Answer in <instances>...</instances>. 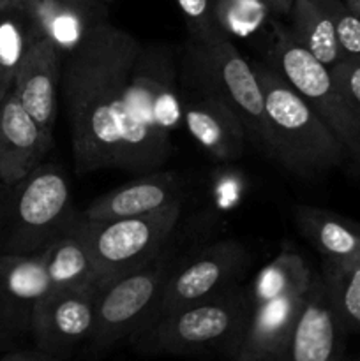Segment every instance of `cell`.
<instances>
[{
  "label": "cell",
  "instance_id": "52a82bcc",
  "mask_svg": "<svg viewBox=\"0 0 360 361\" xmlns=\"http://www.w3.org/2000/svg\"><path fill=\"white\" fill-rule=\"evenodd\" d=\"M180 257L182 256H176L169 243L147 264L99 281L94 303V326L87 341L92 356L112 351L148 319Z\"/></svg>",
  "mask_w": 360,
  "mask_h": 361
},
{
  "label": "cell",
  "instance_id": "6da1fadb",
  "mask_svg": "<svg viewBox=\"0 0 360 361\" xmlns=\"http://www.w3.org/2000/svg\"><path fill=\"white\" fill-rule=\"evenodd\" d=\"M141 48L133 34L102 20L64 56L60 97L76 175L101 169L141 175L172 157V130L134 78Z\"/></svg>",
  "mask_w": 360,
  "mask_h": 361
},
{
  "label": "cell",
  "instance_id": "1f68e13d",
  "mask_svg": "<svg viewBox=\"0 0 360 361\" xmlns=\"http://www.w3.org/2000/svg\"><path fill=\"white\" fill-rule=\"evenodd\" d=\"M9 2H11V0H0V7L6 6V4H9Z\"/></svg>",
  "mask_w": 360,
  "mask_h": 361
},
{
  "label": "cell",
  "instance_id": "7c38bea8",
  "mask_svg": "<svg viewBox=\"0 0 360 361\" xmlns=\"http://www.w3.org/2000/svg\"><path fill=\"white\" fill-rule=\"evenodd\" d=\"M346 330L321 274L304 295L282 361H337L344 356Z\"/></svg>",
  "mask_w": 360,
  "mask_h": 361
},
{
  "label": "cell",
  "instance_id": "4fadbf2b",
  "mask_svg": "<svg viewBox=\"0 0 360 361\" xmlns=\"http://www.w3.org/2000/svg\"><path fill=\"white\" fill-rule=\"evenodd\" d=\"M182 126L194 141L222 162L236 161L246 150L247 133L236 113L215 95L182 85Z\"/></svg>",
  "mask_w": 360,
  "mask_h": 361
},
{
  "label": "cell",
  "instance_id": "f1b7e54d",
  "mask_svg": "<svg viewBox=\"0 0 360 361\" xmlns=\"http://www.w3.org/2000/svg\"><path fill=\"white\" fill-rule=\"evenodd\" d=\"M0 361H52V360H49L48 355L39 351L35 345H27V348L6 353V355L0 356Z\"/></svg>",
  "mask_w": 360,
  "mask_h": 361
},
{
  "label": "cell",
  "instance_id": "44dd1931",
  "mask_svg": "<svg viewBox=\"0 0 360 361\" xmlns=\"http://www.w3.org/2000/svg\"><path fill=\"white\" fill-rule=\"evenodd\" d=\"M44 268L49 289L92 288L99 284L87 247L76 229V217L44 249Z\"/></svg>",
  "mask_w": 360,
  "mask_h": 361
},
{
  "label": "cell",
  "instance_id": "f546056e",
  "mask_svg": "<svg viewBox=\"0 0 360 361\" xmlns=\"http://www.w3.org/2000/svg\"><path fill=\"white\" fill-rule=\"evenodd\" d=\"M270 6L274 16H288L292 11L293 0H265Z\"/></svg>",
  "mask_w": 360,
  "mask_h": 361
},
{
  "label": "cell",
  "instance_id": "277c9868",
  "mask_svg": "<svg viewBox=\"0 0 360 361\" xmlns=\"http://www.w3.org/2000/svg\"><path fill=\"white\" fill-rule=\"evenodd\" d=\"M76 214L69 180L53 162H41L18 182L0 183V254L42 252Z\"/></svg>",
  "mask_w": 360,
  "mask_h": 361
},
{
  "label": "cell",
  "instance_id": "cb8c5ba5",
  "mask_svg": "<svg viewBox=\"0 0 360 361\" xmlns=\"http://www.w3.org/2000/svg\"><path fill=\"white\" fill-rule=\"evenodd\" d=\"M321 275L348 334H360V261L325 263Z\"/></svg>",
  "mask_w": 360,
  "mask_h": 361
},
{
  "label": "cell",
  "instance_id": "603a6c76",
  "mask_svg": "<svg viewBox=\"0 0 360 361\" xmlns=\"http://www.w3.org/2000/svg\"><path fill=\"white\" fill-rule=\"evenodd\" d=\"M314 271L300 254L284 249L260 270L251 282L254 305L289 295H304L309 289Z\"/></svg>",
  "mask_w": 360,
  "mask_h": 361
},
{
  "label": "cell",
  "instance_id": "8992f818",
  "mask_svg": "<svg viewBox=\"0 0 360 361\" xmlns=\"http://www.w3.org/2000/svg\"><path fill=\"white\" fill-rule=\"evenodd\" d=\"M182 215V201L150 214L119 219L76 215V229L99 281L147 264L172 243Z\"/></svg>",
  "mask_w": 360,
  "mask_h": 361
},
{
  "label": "cell",
  "instance_id": "4dcf8cb0",
  "mask_svg": "<svg viewBox=\"0 0 360 361\" xmlns=\"http://www.w3.org/2000/svg\"><path fill=\"white\" fill-rule=\"evenodd\" d=\"M344 4L360 18V0H344Z\"/></svg>",
  "mask_w": 360,
  "mask_h": 361
},
{
  "label": "cell",
  "instance_id": "5bb4252c",
  "mask_svg": "<svg viewBox=\"0 0 360 361\" xmlns=\"http://www.w3.org/2000/svg\"><path fill=\"white\" fill-rule=\"evenodd\" d=\"M64 56L66 51L52 37L41 34L21 62L11 88L48 134H53L56 123Z\"/></svg>",
  "mask_w": 360,
  "mask_h": 361
},
{
  "label": "cell",
  "instance_id": "2e32d148",
  "mask_svg": "<svg viewBox=\"0 0 360 361\" xmlns=\"http://www.w3.org/2000/svg\"><path fill=\"white\" fill-rule=\"evenodd\" d=\"M182 178L175 171L141 173L138 178L108 190L92 201L81 215L87 219H119L150 214L182 201Z\"/></svg>",
  "mask_w": 360,
  "mask_h": 361
},
{
  "label": "cell",
  "instance_id": "d4e9b609",
  "mask_svg": "<svg viewBox=\"0 0 360 361\" xmlns=\"http://www.w3.org/2000/svg\"><path fill=\"white\" fill-rule=\"evenodd\" d=\"M274 16L265 0H219L217 21L228 39L249 37Z\"/></svg>",
  "mask_w": 360,
  "mask_h": 361
},
{
  "label": "cell",
  "instance_id": "484cf974",
  "mask_svg": "<svg viewBox=\"0 0 360 361\" xmlns=\"http://www.w3.org/2000/svg\"><path fill=\"white\" fill-rule=\"evenodd\" d=\"M175 2L189 32V39L200 42L228 39L217 21L219 0H175Z\"/></svg>",
  "mask_w": 360,
  "mask_h": 361
},
{
  "label": "cell",
  "instance_id": "83f0119b",
  "mask_svg": "<svg viewBox=\"0 0 360 361\" xmlns=\"http://www.w3.org/2000/svg\"><path fill=\"white\" fill-rule=\"evenodd\" d=\"M335 81L360 123V59H344L332 67Z\"/></svg>",
  "mask_w": 360,
  "mask_h": 361
},
{
  "label": "cell",
  "instance_id": "9c48e42d",
  "mask_svg": "<svg viewBox=\"0 0 360 361\" xmlns=\"http://www.w3.org/2000/svg\"><path fill=\"white\" fill-rule=\"evenodd\" d=\"M251 264L253 256L249 249L236 240H221L186 254L169 274L154 310L143 324L242 284Z\"/></svg>",
  "mask_w": 360,
  "mask_h": 361
},
{
  "label": "cell",
  "instance_id": "3957f363",
  "mask_svg": "<svg viewBox=\"0 0 360 361\" xmlns=\"http://www.w3.org/2000/svg\"><path fill=\"white\" fill-rule=\"evenodd\" d=\"M253 66L263 92L270 159L304 178L348 162L341 141L284 78L272 66Z\"/></svg>",
  "mask_w": 360,
  "mask_h": 361
},
{
  "label": "cell",
  "instance_id": "7a4b0ae2",
  "mask_svg": "<svg viewBox=\"0 0 360 361\" xmlns=\"http://www.w3.org/2000/svg\"><path fill=\"white\" fill-rule=\"evenodd\" d=\"M253 309L251 288L239 284L214 298L155 317L129 341L134 351L147 356L221 355L233 360Z\"/></svg>",
  "mask_w": 360,
  "mask_h": 361
},
{
  "label": "cell",
  "instance_id": "ac0fdd59",
  "mask_svg": "<svg viewBox=\"0 0 360 361\" xmlns=\"http://www.w3.org/2000/svg\"><path fill=\"white\" fill-rule=\"evenodd\" d=\"M295 219L304 236L325 257V263L360 261V222L309 204H300Z\"/></svg>",
  "mask_w": 360,
  "mask_h": 361
},
{
  "label": "cell",
  "instance_id": "7402d4cb",
  "mask_svg": "<svg viewBox=\"0 0 360 361\" xmlns=\"http://www.w3.org/2000/svg\"><path fill=\"white\" fill-rule=\"evenodd\" d=\"M288 30L300 46L332 67L344 60L335 39L334 25L320 0H293Z\"/></svg>",
  "mask_w": 360,
  "mask_h": 361
},
{
  "label": "cell",
  "instance_id": "ffe728a7",
  "mask_svg": "<svg viewBox=\"0 0 360 361\" xmlns=\"http://www.w3.org/2000/svg\"><path fill=\"white\" fill-rule=\"evenodd\" d=\"M42 32L23 0L0 7V101L13 88L21 62Z\"/></svg>",
  "mask_w": 360,
  "mask_h": 361
},
{
  "label": "cell",
  "instance_id": "5b68a950",
  "mask_svg": "<svg viewBox=\"0 0 360 361\" xmlns=\"http://www.w3.org/2000/svg\"><path fill=\"white\" fill-rule=\"evenodd\" d=\"M179 74L182 85L200 88L224 101L242 122L247 140L270 157L260 80L253 62L244 59L232 39L215 42L187 39Z\"/></svg>",
  "mask_w": 360,
  "mask_h": 361
},
{
  "label": "cell",
  "instance_id": "8fae6325",
  "mask_svg": "<svg viewBox=\"0 0 360 361\" xmlns=\"http://www.w3.org/2000/svg\"><path fill=\"white\" fill-rule=\"evenodd\" d=\"M97 286L48 289L37 302L32 338L35 348L48 355L52 361L71 358L88 341L94 326Z\"/></svg>",
  "mask_w": 360,
  "mask_h": 361
},
{
  "label": "cell",
  "instance_id": "9a60e30c",
  "mask_svg": "<svg viewBox=\"0 0 360 361\" xmlns=\"http://www.w3.org/2000/svg\"><path fill=\"white\" fill-rule=\"evenodd\" d=\"M53 147L48 134L13 90L0 101V183H14L42 162Z\"/></svg>",
  "mask_w": 360,
  "mask_h": 361
},
{
  "label": "cell",
  "instance_id": "d6986e66",
  "mask_svg": "<svg viewBox=\"0 0 360 361\" xmlns=\"http://www.w3.org/2000/svg\"><path fill=\"white\" fill-rule=\"evenodd\" d=\"M39 30L69 51L88 28L106 20L104 0H23Z\"/></svg>",
  "mask_w": 360,
  "mask_h": 361
},
{
  "label": "cell",
  "instance_id": "e0dca14e",
  "mask_svg": "<svg viewBox=\"0 0 360 361\" xmlns=\"http://www.w3.org/2000/svg\"><path fill=\"white\" fill-rule=\"evenodd\" d=\"M304 295L281 296L254 305L233 360L282 361Z\"/></svg>",
  "mask_w": 360,
  "mask_h": 361
},
{
  "label": "cell",
  "instance_id": "4316f807",
  "mask_svg": "<svg viewBox=\"0 0 360 361\" xmlns=\"http://www.w3.org/2000/svg\"><path fill=\"white\" fill-rule=\"evenodd\" d=\"M334 25L335 39L344 59H360V18L344 0H320Z\"/></svg>",
  "mask_w": 360,
  "mask_h": 361
},
{
  "label": "cell",
  "instance_id": "ba28073f",
  "mask_svg": "<svg viewBox=\"0 0 360 361\" xmlns=\"http://www.w3.org/2000/svg\"><path fill=\"white\" fill-rule=\"evenodd\" d=\"M268 66L330 127L352 162L360 171V123L349 109L332 69L293 39L288 27L272 21Z\"/></svg>",
  "mask_w": 360,
  "mask_h": 361
},
{
  "label": "cell",
  "instance_id": "30bf717a",
  "mask_svg": "<svg viewBox=\"0 0 360 361\" xmlns=\"http://www.w3.org/2000/svg\"><path fill=\"white\" fill-rule=\"evenodd\" d=\"M48 289L44 250L34 256L0 254V356L34 345V310Z\"/></svg>",
  "mask_w": 360,
  "mask_h": 361
}]
</instances>
